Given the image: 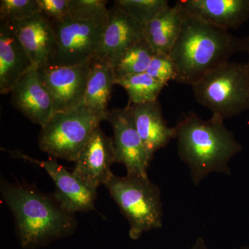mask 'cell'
Here are the masks:
<instances>
[{"label": "cell", "instance_id": "6da1fadb", "mask_svg": "<svg viewBox=\"0 0 249 249\" xmlns=\"http://www.w3.org/2000/svg\"><path fill=\"white\" fill-rule=\"evenodd\" d=\"M0 193L12 213L21 248H42L76 232V214L69 211L54 193H45L25 181L10 182L1 176Z\"/></svg>", "mask_w": 249, "mask_h": 249}, {"label": "cell", "instance_id": "7a4b0ae2", "mask_svg": "<svg viewBox=\"0 0 249 249\" xmlns=\"http://www.w3.org/2000/svg\"><path fill=\"white\" fill-rule=\"evenodd\" d=\"M224 121L217 115L204 120L192 111L174 127L178 155L188 165L195 186L212 173L230 175L229 161L242 149Z\"/></svg>", "mask_w": 249, "mask_h": 249}, {"label": "cell", "instance_id": "3957f363", "mask_svg": "<svg viewBox=\"0 0 249 249\" xmlns=\"http://www.w3.org/2000/svg\"><path fill=\"white\" fill-rule=\"evenodd\" d=\"M249 46V36L237 37L186 14L170 53L178 68L177 82L192 86L234 54L247 52Z\"/></svg>", "mask_w": 249, "mask_h": 249}, {"label": "cell", "instance_id": "277c9868", "mask_svg": "<svg viewBox=\"0 0 249 249\" xmlns=\"http://www.w3.org/2000/svg\"><path fill=\"white\" fill-rule=\"evenodd\" d=\"M105 186L127 219L129 236L132 240L163 227L161 193L148 176L119 177L113 174Z\"/></svg>", "mask_w": 249, "mask_h": 249}, {"label": "cell", "instance_id": "5b68a950", "mask_svg": "<svg viewBox=\"0 0 249 249\" xmlns=\"http://www.w3.org/2000/svg\"><path fill=\"white\" fill-rule=\"evenodd\" d=\"M196 101L224 120L249 109V79L245 63L227 62L192 85Z\"/></svg>", "mask_w": 249, "mask_h": 249}, {"label": "cell", "instance_id": "8992f818", "mask_svg": "<svg viewBox=\"0 0 249 249\" xmlns=\"http://www.w3.org/2000/svg\"><path fill=\"white\" fill-rule=\"evenodd\" d=\"M103 121L82 105L70 111L55 113L41 127L39 148L51 158L75 162L93 129Z\"/></svg>", "mask_w": 249, "mask_h": 249}, {"label": "cell", "instance_id": "52a82bcc", "mask_svg": "<svg viewBox=\"0 0 249 249\" xmlns=\"http://www.w3.org/2000/svg\"><path fill=\"white\" fill-rule=\"evenodd\" d=\"M56 49L51 66H78L91 63L97 55L104 25L67 19L53 24Z\"/></svg>", "mask_w": 249, "mask_h": 249}, {"label": "cell", "instance_id": "ba28073f", "mask_svg": "<svg viewBox=\"0 0 249 249\" xmlns=\"http://www.w3.org/2000/svg\"><path fill=\"white\" fill-rule=\"evenodd\" d=\"M106 121L113 130L116 163L123 164L127 175L147 177L150 160L131 112L130 106L108 111Z\"/></svg>", "mask_w": 249, "mask_h": 249}, {"label": "cell", "instance_id": "9c48e42d", "mask_svg": "<svg viewBox=\"0 0 249 249\" xmlns=\"http://www.w3.org/2000/svg\"><path fill=\"white\" fill-rule=\"evenodd\" d=\"M8 152L16 158L27 160L45 170L55 184L54 194L69 211L76 214L94 210L97 190L81 182L72 171H69L63 165L59 164L56 160L50 158L47 160H40L17 150Z\"/></svg>", "mask_w": 249, "mask_h": 249}, {"label": "cell", "instance_id": "30bf717a", "mask_svg": "<svg viewBox=\"0 0 249 249\" xmlns=\"http://www.w3.org/2000/svg\"><path fill=\"white\" fill-rule=\"evenodd\" d=\"M53 104V114L81 104L89 78L90 63L78 66H47L37 69Z\"/></svg>", "mask_w": 249, "mask_h": 249}, {"label": "cell", "instance_id": "8fae6325", "mask_svg": "<svg viewBox=\"0 0 249 249\" xmlns=\"http://www.w3.org/2000/svg\"><path fill=\"white\" fill-rule=\"evenodd\" d=\"M74 163L72 173L90 188L97 190L110 178L111 165L116 163L115 149L112 137H107L100 124L93 129Z\"/></svg>", "mask_w": 249, "mask_h": 249}, {"label": "cell", "instance_id": "7c38bea8", "mask_svg": "<svg viewBox=\"0 0 249 249\" xmlns=\"http://www.w3.org/2000/svg\"><path fill=\"white\" fill-rule=\"evenodd\" d=\"M144 37V26L114 4L103 27L96 58L114 67L126 49Z\"/></svg>", "mask_w": 249, "mask_h": 249}, {"label": "cell", "instance_id": "4fadbf2b", "mask_svg": "<svg viewBox=\"0 0 249 249\" xmlns=\"http://www.w3.org/2000/svg\"><path fill=\"white\" fill-rule=\"evenodd\" d=\"M11 23L34 67L52 65L56 49L53 23L39 12L29 19Z\"/></svg>", "mask_w": 249, "mask_h": 249}, {"label": "cell", "instance_id": "5bb4252c", "mask_svg": "<svg viewBox=\"0 0 249 249\" xmlns=\"http://www.w3.org/2000/svg\"><path fill=\"white\" fill-rule=\"evenodd\" d=\"M11 93L13 106L34 124L42 127L53 115V100L37 69L23 76Z\"/></svg>", "mask_w": 249, "mask_h": 249}, {"label": "cell", "instance_id": "9a60e30c", "mask_svg": "<svg viewBox=\"0 0 249 249\" xmlns=\"http://www.w3.org/2000/svg\"><path fill=\"white\" fill-rule=\"evenodd\" d=\"M177 2L187 14L224 30L237 29L249 19V0H179Z\"/></svg>", "mask_w": 249, "mask_h": 249}, {"label": "cell", "instance_id": "2e32d148", "mask_svg": "<svg viewBox=\"0 0 249 249\" xmlns=\"http://www.w3.org/2000/svg\"><path fill=\"white\" fill-rule=\"evenodd\" d=\"M34 66L11 22L0 21V93H11L14 85Z\"/></svg>", "mask_w": 249, "mask_h": 249}, {"label": "cell", "instance_id": "e0dca14e", "mask_svg": "<svg viewBox=\"0 0 249 249\" xmlns=\"http://www.w3.org/2000/svg\"><path fill=\"white\" fill-rule=\"evenodd\" d=\"M128 103L136 128L151 161L156 152L175 139V129L168 127L158 100L140 104Z\"/></svg>", "mask_w": 249, "mask_h": 249}, {"label": "cell", "instance_id": "ac0fdd59", "mask_svg": "<svg viewBox=\"0 0 249 249\" xmlns=\"http://www.w3.org/2000/svg\"><path fill=\"white\" fill-rule=\"evenodd\" d=\"M186 14L178 2L168 6L144 26V35L156 53L170 55L181 34Z\"/></svg>", "mask_w": 249, "mask_h": 249}, {"label": "cell", "instance_id": "d6986e66", "mask_svg": "<svg viewBox=\"0 0 249 249\" xmlns=\"http://www.w3.org/2000/svg\"><path fill=\"white\" fill-rule=\"evenodd\" d=\"M115 85L114 70L109 62L95 58L90 63V71L82 106L106 121L108 104Z\"/></svg>", "mask_w": 249, "mask_h": 249}, {"label": "cell", "instance_id": "ffe728a7", "mask_svg": "<svg viewBox=\"0 0 249 249\" xmlns=\"http://www.w3.org/2000/svg\"><path fill=\"white\" fill-rule=\"evenodd\" d=\"M155 54L145 37L137 40L124 51L113 67L115 80L146 72Z\"/></svg>", "mask_w": 249, "mask_h": 249}, {"label": "cell", "instance_id": "44dd1931", "mask_svg": "<svg viewBox=\"0 0 249 249\" xmlns=\"http://www.w3.org/2000/svg\"><path fill=\"white\" fill-rule=\"evenodd\" d=\"M115 85L122 87L129 96V103L140 104L158 100L166 85L155 80L147 72L129 75L115 80Z\"/></svg>", "mask_w": 249, "mask_h": 249}, {"label": "cell", "instance_id": "7402d4cb", "mask_svg": "<svg viewBox=\"0 0 249 249\" xmlns=\"http://www.w3.org/2000/svg\"><path fill=\"white\" fill-rule=\"evenodd\" d=\"M106 0H68L71 19L105 25L109 17Z\"/></svg>", "mask_w": 249, "mask_h": 249}, {"label": "cell", "instance_id": "603a6c76", "mask_svg": "<svg viewBox=\"0 0 249 249\" xmlns=\"http://www.w3.org/2000/svg\"><path fill=\"white\" fill-rule=\"evenodd\" d=\"M114 4L143 26L169 6L167 0H116Z\"/></svg>", "mask_w": 249, "mask_h": 249}, {"label": "cell", "instance_id": "cb8c5ba5", "mask_svg": "<svg viewBox=\"0 0 249 249\" xmlns=\"http://www.w3.org/2000/svg\"><path fill=\"white\" fill-rule=\"evenodd\" d=\"M38 12L37 0L0 1V21L12 22L24 20Z\"/></svg>", "mask_w": 249, "mask_h": 249}, {"label": "cell", "instance_id": "d4e9b609", "mask_svg": "<svg viewBox=\"0 0 249 249\" xmlns=\"http://www.w3.org/2000/svg\"><path fill=\"white\" fill-rule=\"evenodd\" d=\"M146 72L155 80L166 85L169 81L178 80V68L170 55L156 53Z\"/></svg>", "mask_w": 249, "mask_h": 249}, {"label": "cell", "instance_id": "484cf974", "mask_svg": "<svg viewBox=\"0 0 249 249\" xmlns=\"http://www.w3.org/2000/svg\"><path fill=\"white\" fill-rule=\"evenodd\" d=\"M39 13L53 24L70 19L68 0H37Z\"/></svg>", "mask_w": 249, "mask_h": 249}, {"label": "cell", "instance_id": "4316f807", "mask_svg": "<svg viewBox=\"0 0 249 249\" xmlns=\"http://www.w3.org/2000/svg\"><path fill=\"white\" fill-rule=\"evenodd\" d=\"M190 249H210L202 237H198L195 242L194 245L192 246ZM233 249H249L248 246H242L238 248Z\"/></svg>", "mask_w": 249, "mask_h": 249}, {"label": "cell", "instance_id": "83f0119b", "mask_svg": "<svg viewBox=\"0 0 249 249\" xmlns=\"http://www.w3.org/2000/svg\"><path fill=\"white\" fill-rule=\"evenodd\" d=\"M247 53L248 54V60L246 62V67H247V73H248L249 79V46L247 50Z\"/></svg>", "mask_w": 249, "mask_h": 249}]
</instances>
